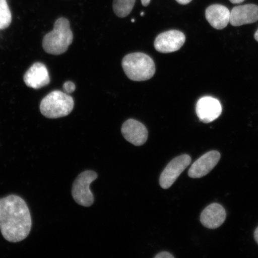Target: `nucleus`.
Instances as JSON below:
<instances>
[{
	"instance_id": "nucleus-1",
	"label": "nucleus",
	"mask_w": 258,
	"mask_h": 258,
	"mask_svg": "<svg viewBox=\"0 0 258 258\" xmlns=\"http://www.w3.org/2000/svg\"><path fill=\"white\" fill-rule=\"evenodd\" d=\"M32 218L24 200L16 195L0 199V230L3 237L11 243H18L30 234Z\"/></svg>"
},
{
	"instance_id": "nucleus-2",
	"label": "nucleus",
	"mask_w": 258,
	"mask_h": 258,
	"mask_svg": "<svg viewBox=\"0 0 258 258\" xmlns=\"http://www.w3.org/2000/svg\"><path fill=\"white\" fill-rule=\"evenodd\" d=\"M73 41V32L67 19H58L54 24L53 30L43 38V47L46 52L59 55L66 52Z\"/></svg>"
},
{
	"instance_id": "nucleus-3",
	"label": "nucleus",
	"mask_w": 258,
	"mask_h": 258,
	"mask_svg": "<svg viewBox=\"0 0 258 258\" xmlns=\"http://www.w3.org/2000/svg\"><path fill=\"white\" fill-rule=\"evenodd\" d=\"M122 67L128 78L135 82L149 80L156 73L153 60L143 53L127 54L122 60Z\"/></svg>"
},
{
	"instance_id": "nucleus-4",
	"label": "nucleus",
	"mask_w": 258,
	"mask_h": 258,
	"mask_svg": "<svg viewBox=\"0 0 258 258\" xmlns=\"http://www.w3.org/2000/svg\"><path fill=\"white\" fill-rule=\"evenodd\" d=\"M74 102L66 92L54 90L42 100L40 106L41 114L48 118L66 117L72 112Z\"/></svg>"
},
{
	"instance_id": "nucleus-5",
	"label": "nucleus",
	"mask_w": 258,
	"mask_h": 258,
	"mask_svg": "<svg viewBox=\"0 0 258 258\" xmlns=\"http://www.w3.org/2000/svg\"><path fill=\"white\" fill-rule=\"evenodd\" d=\"M98 177V175L91 170L80 173L74 181L72 196L75 202L84 207H89L94 202V197L90 189V186Z\"/></svg>"
},
{
	"instance_id": "nucleus-6",
	"label": "nucleus",
	"mask_w": 258,
	"mask_h": 258,
	"mask_svg": "<svg viewBox=\"0 0 258 258\" xmlns=\"http://www.w3.org/2000/svg\"><path fill=\"white\" fill-rule=\"evenodd\" d=\"M191 162V158L187 154L181 155L171 161L161 174L159 181L161 188H169Z\"/></svg>"
},
{
	"instance_id": "nucleus-7",
	"label": "nucleus",
	"mask_w": 258,
	"mask_h": 258,
	"mask_svg": "<svg viewBox=\"0 0 258 258\" xmlns=\"http://www.w3.org/2000/svg\"><path fill=\"white\" fill-rule=\"evenodd\" d=\"M185 41V36L182 32L170 30L158 35L154 41V47L160 53H172L179 50Z\"/></svg>"
},
{
	"instance_id": "nucleus-8",
	"label": "nucleus",
	"mask_w": 258,
	"mask_h": 258,
	"mask_svg": "<svg viewBox=\"0 0 258 258\" xmlns=\"http://www.w3.org/2000/svg\"><path fill=\"white\" fill-rule=\"evenodd\" d=\"M196 109L200 120L204 123L214 121L222 113L220 102L211 96H205L200 99L197 103Z\"/></svg>"
},
{
	"instance_id": "nucleus-9",
	"label": "nucleus",
	"mask_w": 258,
	"mask_h": 258,
	"mask_svg": "<svg viewBox=\"0 0 258 258\" xmlns=\"http://www.w3.org/2000/svg\"><path fill=\"white\" fill-rule=\"evenodd\" d=\"M221 159V154L217 151H211L203 155L194 163L188 171L191 178H201L208 175L217 165Z\"/></svg>"
},
{
	"instance_id": "nucleus-10",
	"label": "nucleus",
	"mask_w": 258,
	"mask_h": 258,
	"mask_svg": "<svg viewBox=\"0 0 258 258\" xmlns=\"http://www.w3.org/2000/svg\"><path fill=\"white\" fill-rule=\"evenodd\" d=\"M121 133L122 136L129 143L141 146L144 145L148 139V131L146 127L141 122L129 119L122 125Z\"/></svg>"
},
{
	"instance_id": "nucleus-11",
	"label": "nucleus",
	"mask_w": 258,
	"mask_h": 258,
	"mask_svg": "<svg viewBox=\"0 0 258 258\" xmlns=\"http://www.w3.org/2000/svg\"><path fill=\"white\" fill-rule=\"evenodd\" d=\"M24 80L27 86L35 89L43 88L50 82L46 67L40 62L32 64L25 74Z\"/></svg>"
},
{
	"instance_id": "nucleus-12",
	"label": "nucleus",
	"mask_w": 258,
	"mask_h": 258,
	"mask_svg": "<svg viewBox=\"0 0 258 258\" xmlns=\"http://www.w3.org/2000/svg\"><path fill=\"white\" fill-rule=\"evenodd\" d=\"M258 21V6L255 5L238 6L230 12V24L234 27L254 23Z\"/></svg>"
},
{
	"instance_id": "nucleus-13",
	"label": "nucleus",
	"mask_w": 258,
	"mask_h": 258,
	"mask_svg": "<svg viewBox=\"0 0 258 258\" xmlns=\"http://www.w3.org/2000/svg\"><path fill=\"white\" fill-rule=\"evenodd\" d=\"M225 209L218 203H212L203 210L201 221L204 227L209 229H216L220 227L225 221Z\"/></svg>"
},
{
	"instance_id": "nucleus-14",
	"label": "nucleus",
	"mask_w": 258,
	"mask_h": 258,
	"mask_svg": "<svg viewBox=\"0 0 258 258\" xmlns=\"http://www.w3.org/2000/svg\"><path fill=\"white\" fill-rule=\"evenodd\" d=\"M206 18L213 28L222 30L227 27L230 19V12L225 6L214 5L206 10Z\"/></svg>"
},
{
	"instance_id": "nucleus-15",
	"label": "nucleus",
	"mask_w": 258,
	"mask_h": 258,
	"mask_svg": "<svg viewBox=\"0 0 258 258\" xmlns=\"http://www.w3.org/2000/svg\"><path fill=\"white\" fill-rule=\"evenodd\" d=\"M136 0H114L113 10L119 18L126 17L133 10Z\"/></svg>"
},
{
	"instance_id": "nucleus-16",
	"label": "nucleus",
	"mask_w": 258,
	"mask_h": 258,
	"mask_svg": "<svg viewBox=\"0 0 258 258\" xmlns=\"http://www.w3.org/2000/svg\"><path fill=\"white\" fill-rule=\"evenodd\" d=\"M12 22V14L6 0H0V30L7 28Z\"/></svg>"
},
{
	"instance_id": "nucleus-17",
	"label": "nucleus",
	"mask_w": 258,
	"mask_h": 258,
	"mask_svg": "<svg viewBox=\"0 0 258 258\" xmlns=\"http://www.w3.org/2000/svg\"><path fill=\"white\" fill-rule=\"evenodd\" d=\"M63 90L64 92L69 94L75 91L76 85L72 82H67L64 83L63 86Z\"/></svg>"
},
{
	"instance_id": "nucleus-18",
	"label": "nucleus",
	"mask_w": 258,
	"mask_h": 258,
	"mask_svg": "<svg viewBox=\"0 0 258 258\" xmlns=\"http://www.w3.org/2000/svg\"><path fill=\"white\" fill-rule=\"evenodd\" d=\"M156 258H174V256L172 254L167 252V251H163L158 253L156 256Z\"/></svg>"
},
{
	"instance_id": "nucleus-19",
	"label": "nucleus",
	"mask_w": 258,
	"mask_h": 258,
	"mask_svg": "<svg viewBox=\"0 0 258 258\" xmlns=\"http://www.w3.org/2000/svg\"><path fill=\"white\" fill-rule=\"evenodd\" d=\"M176 1L179 4L185 5L188 4L192 0H176Z\"/></svg>"
},
{
	"instance_id": "nucleus-20",
	"label": "nucleus",
	"mask_w": 258,
	"mask_h": 258,
	"mask_svg": "<svg viewBox=\"0 0 258 258\" xmlns=\"http://www.w3.org/2000/svg\"><path fill=\"white\" fill-rule=\"evenodd\" d=\"M151 0H141L142 4L144 6H147L150 5Z\"/></svg>"
},
{
	"instance_id": "nucleus-21",
	"label": "nucleus",
	"mask_w": 258,
	"mask_h": 258,
	"mask_svg": "<svg viewBox=\"0 0 258 258\" xmlns=\"http://www.w3.org/2000/svg\"><path fill=\"white\" fill-rule=\"evenodd\" d=\"M254 239H255L256 241V243L258 244V227L256 229L255 231H254Z\"/></svg>"
},
{
	"instance_id": "nucleus-22",
	"label": "nucleus",
	"mask_w": 258,
	"mask_h": 258,
	"mask_svg": "<svg viewBox=\"0 0 258 258\" xmlns=\"http://www.w3.org/2000/svg\"><path fill=\"white\" fill-rule=\"evenodd\" d=\"M244 0H230V2L233 4H240V3H243Z\"/></svg>"
},
{
	"instance_id": "nucleus-23",
	"label": "nucleus",
	"mask_w": 258,
	"mask_h": 258,
	"mask_svg": "<svg viewBox=\"0 0 258 258\" xmlns=\"http://www.w3.org/2000/svg\"><path fill=\"white\" fill-rule=\"evenodd\" d=\"M254 38H255V40L258 42V29L256 31L255 34H254Z\"/></svg>"
},
{
	"instance_id": "nucleus-24",
	"label": "nucleus",
	"mask_w": 258,
	"mask_h": 258,
	"mask_svg": "<svg viewBox=\"0 0 258 258\" xmlns=\"http://www.w3.org/2000/svg\"><path fill=\"white\" fill-rule=\"evenodd\" d=\"M144 15V12H142L141 14V16H143Z\"/></svg>"
},
{
	"instance_id": "nucleus-25",
	"label": "nucleus",
	"mask_w": 258,
	"mask_h": 258,
	"mask_svg": "<svg viewBox=\"0 0 258 258\" xmlns=\"http://www.w3.org/2000/svg\"><path fill=\"white\" fill-rule=\"evenodd\" d=\"M135 21V19H132V22H134Z\"/></svg>"
}]
</instances>
